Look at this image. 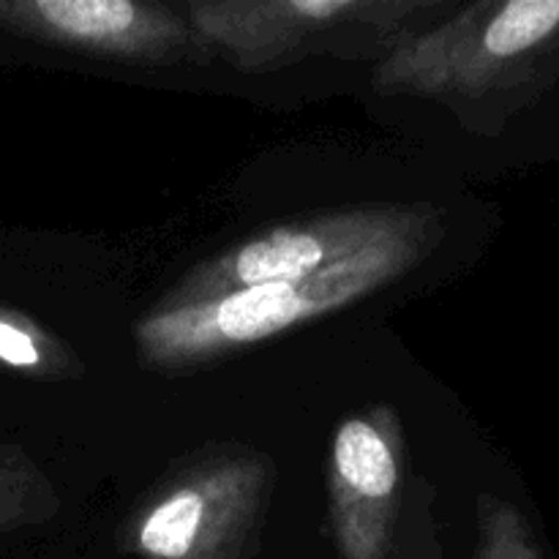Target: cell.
Returning <instances> with one entry per match:
<instances>
[{
    "mask_svg": "<svg viewBox=\"0 0 559 559\" xmlns=\"http://www.w3.org/2000/svg\"><path fill=\"white\" fill-rule=\"evenodd\" d=\"M0 25L60 44L129 52L151 36L147 11L129 0H36L0 3Z\"/></svg>",
    "mask_w": 559,
    "mask_h": 559,
    "instance_id": "2",
    "label": "cell"
},
{
    "mask_svg": "<svg viewBox=\"0 0 559 559\" xmlns=\"http://www.w3.org/2000/svg\"><path fill=\"white\" fill-rule=\"evenodd\" d=\"M336 469L360 497L382 500L396 486V462L382 437L364 420H349L336 437Z\"/></svg>",
    "mask_w": 559,
    "mask_h": 559,
    "instance_id": "4",
    "label": "cell"
},
{
    "mask_svg": "<svg viewBox=\"0 0 559 559\" xmlns=\"http://www.w3.org/2000/svg\"><path fill=\"white\" fill-rule=\"evenodd\" d=\"M325 238L300 229H282L249 243L238 251L233 265V278L243 287L257 284H293L314 276L328 260Z\"/></svg>",
    "mask_w": 559,
    "mask_h": 559,
    "instance_id": "3",
    "label": "cell"
},
{
    "mask_svg": "<svg viewBox=\"0 0 559 559\" xmlns=\"http://www.w3.org/2000/svg\"><path fill=\"white\" fill-rule=\"evenodd\" d=\"M0 360L14 369H31L38 364L36 342L22 328L0 320Z\"/></svg>",
    "mask_w": 559,
    "mask_h": 559,
    "instance_id": "7",
    "label": "cell"
},
{
    "mask_svg": "<svg viewBox=\"0 0 559 559\" xmlns=\"http://www.w3.org/2000/svg\"><path fill=\"white\" fill-rule=\"evenodd\" d=\"M205 527V502L194 491H178L145 519L140 546L151 559H191Z\"/></svg>",
    "mask_w": 559,
    "mask_h": 559,
    "instance_id": "5",
    "label": "cell"
},
{
    "mask_svg": "<svg viewBox=\"0 0 559 559\" xmlns=\"http://www.w3.org/2000/svg\"><path fill=\"white\" fill-rule=\"evenodd\" d=\"M480 559H540V555L522 519L511 511H500L491 516Z\"/></svg>",
    "mask_w": 559,
    "mask_h": 559,
    "instance_id": "6",
    "label": "cell"
},
{
    "mask_svg": "<svg viewBox=\"0 0 559 559\" xmlns=\"http://www.w3.org/2000/svg\"><path fill=\"white\" fill-rule=\"evenodd\" d=\"M388 273L385 251H358L325 271L293 284H257L229 293L218 304L183 309L145 325L151 347L164 355H191L222 344L257 342L322 309L344 304Z\"/></svg>",
    "mask_w": 559,
    "mask_h": 559,
    "instance_id": "1",
    "label": "cell"
}]
</instances>
